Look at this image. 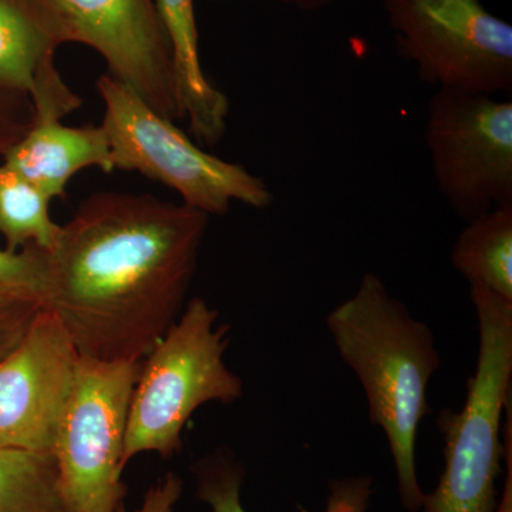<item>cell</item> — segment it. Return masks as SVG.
I'll list each match as a JSON object with an SVG mask.
<instances>
[{
	"instance_id": "cell-1",
	"label": "cell",
	"mask_w": 512,
	"mask_h": 512,
	"mask_svg": "<svg viewBox=\"0 0 512 512\" xmlns=\"http://www.w3.org/2000/svg\"><path fill=\"white\" fill-rule=\"evenodd\" d=\"M210 215L153 195L94 192L47 251L45 309L80 356L141 362L177 322Z\"/></svg>"
},
{
	"instance_id": "cell-2",
	"label": "cell",
	"mask_w": 512,
	"mask_h": 512,
	"mask_svg": "<svg viewBox=\"0 0 512 512\" xmlns=\"http://www.w3.org/2000/svg\"><path fill=\"white\" fill-rule=\"evenodd\" d=\"M326 326L365 390L370 423L389 441L403 508L419 512L426 494L417 477V434L431 413L427 390L441 366L433 333L372 272L329 313Z\"/></svg>"
},
{
	"instance_id": "cell-3",
	"label": "cell",
	"mask_w": 512,
	"mask_h": 512,
	"mask_svg": "<svg viewBox=\"0 0 512 512\" xmlns=\"http://www.w3.org/2000/svg\"><path fill=\"white\" fill-rule=\"evenodd\" d=\"M470 299L480 333L476 372L463 409L437 417L446 467L436 490L424 495L423 512H494L498 503L501 417L511 399L512 301L477 285H470Z\"/></svg>"
},
{
	"instance_id": "cell-4",
	"label": "cell",
	"mask_w": 512,
	"mask_h": 512,
	"mask_svg": "<svg viewBox=\"0 0 512 512\" xmlns=\"http://www.w3.org/2000/svg\"><path fill=\"white\" fill-rule=\"evenodd\" d=\"M217 319V309L191 299L141 360L128 409L124 467L147 451L173 456L183 446L185 424L201 406L241 399L244 384L224 359L228 326H217Z\"/></svg>"
},
{
	"instance_id": "cell-5",
	"label": "cell",
	"mask_w": 512,
	"mask_h": 512,
	"mask_svg": "<svg viewBox=\"0 0 512 512\" xmlns=\"http://www.w3.org/2000/svg\"><path fill=\"white\" fill-rule=\"evenodd\" d=\"M96 89L104 104L101 128L113 170L146 175L210 217L228 214L234 202L258 210L271 207L274 194L265 180L244 165L202 150L126 84L107 73L99 77Z\"/></svg>"
},
{
	"instance_id": "cell-6",
	"label": "cell",
	"mask_w": 512,
	"mask_h": 512,
	"mask_svg": "<svg viewBox=\"0 0 512 512\" xmlns=\"http://www.w3.org/2000/svg\"><path fill=\"white\" fill-rule=\"evenodd\" d=\"M140 367L136 360L80 356L50 451L66 512L124 508V440Z\"/></svg>"
},
{
	"instance_id": "cell-7",
	"label": "cell",
	"mask_w": 512,
	"mask_h": 512,
	"mask_svg": "<svg viewBox=\"0 0 512 512\" xmlns=\"http://www.w3.org/2000/svg\"><path fill=\"white\" fill-rule=\"evenodd\" d=\"M397 55L437 90H512V26L481 0H383Z\"/></svg>"
},
{
	"instance_id": "cell-8",
	"label": "cell",
	"mask_w": 512,
	"mask_h": 512,
	"mask_svg": "<svg viewBox=\"0 0 512 512\" xmlns=\"http://www.w3.org/2000/svg\"><path fill=\"white\" fill-rule=\"evenodd\" d=\"M423 137L437 187L458 218L512 205L511 100L436 90Z\"/></svg>"
},
{
	"instance_id": "cell-9",
	"label": "cell",
	"mask_w": 512,
	"mask_h": 512,
	"mask_svg": "<svg viewBox=\"0 0 512 512\" xmlns=\"http://www.w3.org/2000/svg\"><path fill=\"white\" fill-rule=\"evenodd\" d=\"M64 43L96 50L109 74L160 116L183 120L173 50L156 0H42Z\"/></svg>"
},
{
	"instance_id": "cell-10",
	"label": "cell",
	"mask_w": 512,
	"mask_h": 512,
	"mask_svg": "<svg viewBox=\"0 0 512 512\" xmlns=\"http://www.w3.org/2000/svg\"><path fill=\"white\" fill-rule=\"evenodd\" d=\"M80 353L47 309L0 359V447L50 453Z\"/></svg>"
},
{
	"instance_id": "cell-11",
	"label": "cell",
	"mask_w": 512,
	"mask_h": 512,
	"mask_svg": "<svg viewBox=\"0 0 512 512\" xmlns=\"http://www.w3.org/2000/svg\"><path fill=\"white\" fill-rule=\"evenodd\" d=\"M62 45L42 0H0V84L28 94L36 119L63 120L82 106L56 67Z\"/></svg>"
},
{
	"instance_id": "cell-12",
	"label": "cell",
	"mask_w": 512,
	"mask_h": 512,
	"mask_svg": "<svg viewBox=\"0 0 512 512\" xmlns=\"http://www.w3.org/2000/svg\"><path fill=\"white\" fill-rule=\"evenodd\" d=\"M3 158V164L52 200L63 197L69 181L86 168L113 171L109 141L101 126L69 127L55 119H35Z\"/></svg>"
},
{
	"instance_id": "cell-13",
	"label": "cell",
	"mask_w": 512,
	"mask_h": 512,
	"mask_svg": "<svg viewBox=\"0 0 512 512\" xmlns=\"http://www.w3.org/2000/svg\"><path fill=\"white\" fill-rule=\"evenodd\" d=\"M156 5L173 50L184 119L201 144L217 146L227 131L229 100L202 69L194 0H156Z\"/></svg>"
},
{
	"instance_id": "cell-14",
	"label": "cell",
	"mask_w": 512,
	"mask_h": 512,
	"mask_svg": "<svg viewBox=\"0 0 512 512\" xmlns=\"http://www.w3.org/2000/svg\"><path fill=\"white\" fill-rule=\"evenodd\" d=\"M466 222L451 251V265L470 285L512 301V205Z\"/></svg>"
},
{
	"instance_id": "cell-15",
	"label": "cell",
	"mask_w": 512,
	"mask_h": 512,
	"mask_svg": "<svg viewBox=\"0 0 512 512\" xmlns=\"http://www.w3.org/2000/svg\"><path fill=\"white\" fill-rule=\"evenodd\" d=\"M192 471L197 481V497L210 505L212 512H247L239 497L245 470L231 453L218 450L198 461ZM373 491L372 477L333 480L323 512H366Z\"/></svg>"
},
{
	"instance_id": "cell-16",
	"label": "cell",
	"mask_w": 512,
	"mask_h": 512,
	"mask_svg": "<svg viewBox=\"0 0 512 512\" xmlns=\"http://www.w3.org/2000/svg\"><path fill=\"white\" fill-rule=\"evenodd\" d=\"M52 198L6 164H0V235L8 251L35 245L50 251L62 225L50 215Z\"/></svg>"
},
{
	"instance_id": "cell-17",
	"label": "cell",
	"mask_w": 512,
	"mask_h": 512,
	"mask_svg": "<svg viewBox=\"0 0 512 512\" xmlns=\"http://www.w3.org/2000/svg\"><path fill=\"white\" fill-rule=\"evenodd\" d=\"M0 512H66L52 453L0 447Z\"/></svg>"
},
{
	"instance_id": "cell-18",
	"label": "cell",
	"mask_w": 512,
	"mask_h": 512,
	"mask_svg": "<svg viewBox=\"0 0 512 512\" xmlns=\"http://www.w3.org/2000/svg\"><path fill=\"white\" fill-rule=\"evenodd\" d=\"M47 251L29 245L19 251L0 249V311L45 308Z\"/></svg>"
},
{
	"instance_id": "cell-19",
	"label": "cell",
	"mask_w": 512,
	"mask_h": 512,
	"mask_svg": "<svg viewBox=\"0 0 512 512\" xmlns=\"http://www.w3.org/2000/svg\"><path fill=\"white\" fill-rule=\"evenodd\" d=\"M36 113L26 93L0 84V154L28 133L35 123Z\"/></svg>"
},
{
	"instance_id": "cell-20",
	"label": "cell",
	"mask_w": 512,
	"mask_h": 512,
	"mask_svg": "<svg viewBox=\"0 0 512 512\" xmlns=\"http://www.w3.org/2000/svg\"><path fill=\"white\" fill-rule=\"evenodd\" d=\"M39 311L35 308L0 311V359L18 345Z\"/></svg>"
},
{
	"instance_id": "cell-21",
	"label": "cell",
	"mask_w": 512,
	"mask_h": 512,
	"mask_svg": "<svg viewBox=\"0 0 512 512\" xmlns=\"http://www.w3.org/2000/svg\"><path fill=\"white\" fill-rule=\"evenodd\" d=\"M183 493V481L175 474H167L163 480L151 487L143 504L136 512H173ZM120 512H126L121 508Z\"/></svg>"
},
{
	"instance_id": "cell-22",
	"label": "cell",
	"mask_w": 512,
	"mask_h": 512,
	"mask_svg": "<svg viewBox=\"0 0 512 512\" xmlns=\"http://www.w3.org/2000/svg\"><path fill=\"white\" fill-rule=\"evenodd\" d=\"M505 412H507V423H505L504 431V456L508 463V478L505 481L503 495L498 500L494 512H512V400L507 403Z\"/></svg>"
},
{
	"instance_id": "cell-23",
	"label": "cell",
	"mask_w": 512,
	"mask_h": 512,
	"mask_svg": "<svg viewBox=\"0 0 512 512\" xmlns=\"http://www.w3.org/2000/svg\"><path fill=\"white\" fill-rule=\"evenodd\" d=\"M272 2L281 3V5L291 6L303 12H312L330 5L333 0H272Z\"/></svg>"
},
{
	"instance_id": "cell-24",
	"label": "cell",
	"mask_w": 512,
	"mask_h": 512,
	"mask_svg": "<svg viewBox=\"0 0 512 512\" xmlns=\"http://www.w3.org/2000/svg\"><path fill=\"white\" fill-rule=\"evenodd\" d=\"M214 2H227V0H214Z\"/></svg>"
}]
</instances>
